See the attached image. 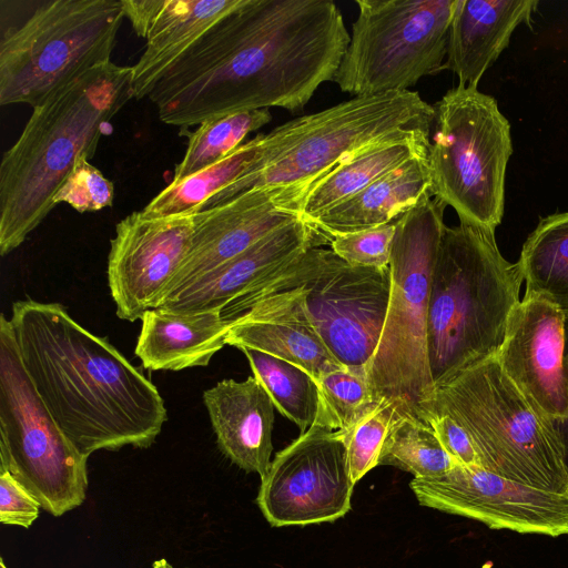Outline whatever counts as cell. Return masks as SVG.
Instances as JSON below:
<instances>
[{
	"label": "cell",
	"instance_id": "cell-1",
	"mask_svg": "<svg viewBox=\"0 0 568 568\" xmlns=\"http://www.w3.org/2000/svg\"><path fill=\"white\" fill-rule=\"evenodd\" d=\"M349 39L331 0H242L148 98L161 121L181 132L243 111H297L333 81Z\"/></svg>",
	"mask_w": 568,
	"mask_h": 568
},
{
	"label": "cell",
	"instance_id": "cell-2",
	"mask_svg": "<svg viewBox=\"0 0 568 568\" xmlns=\"http://www.w3.org/2000/svg\"><path fill=\"white\" fill-rule=\"evenodd\" d=\"M9 320L39 396L82 455L155 442L168 419L164 400L106 338L59 303L17 301Z\"/></svg>",
	"mask_w": 568,
	"mask_h": 568
},
{
	"label": "cell",
	"instance_id": "cell-3",
	"mask_svg": "<svg viewBox=\"0 0 568 568\" xmlns=\"http://www.w3.org/2000/svg\"><path fill=\"white\" fill-rule=\"evenodd\" d=\"M132 67L112 61L33 108L0 164V254L19 247L54 207L75 162L95 154L112 118L134 98Z\"/></svg>",
	"mask_w": 568,
	"mask_h": 568
},
{
	"label": "cell",
	"instance_id": "cell-4",
	"mask_svg": "<svg viewBox=\"0 0 568 568\" xmlns=\"http://www.w3.org/2000/svg\"><path fill=\"white\" fill-rule=\"evenodd\" d=\"M524 282L495 233L466 223L444 226L432 276L427 348L434 385L495 357Z\"/></svg>",
	"mask_w": 568,
	"mask_h": 568
},
{
	"label": "cell",
	"instance_id": "cell-5",
	"mask_svg": "<svg viewBox=\"0 0 568 568\" xmlns=\"http://www.w3.org/2000/svg\"><path fill=\"white\" fill-rule=\"evenodd\" d=\"M434 106L412 90L354 98L293 119L262 134L254 164L212 196L202 210L251 191L307 189L347 158L374 143L419 131L430 132Z\"/></svg>",
	"mask_w": 568,
	"mask_h": 568
},
{
	"label": "cell",
	"instance_id": "cell-6",
	"mask_svg": "<svg viewBox=\"0 0 568 568\" xmlns=\"http://www.w3.org/2000/svg\"><path fill=\"white\" fill-rule=\"evenodd\" d=\"M447 205L430 192L396 220L390 292L383 332L367 368L373 399L425 423L434 399L428 348L432 276Z\"/></svg>",
	"mask_w": 568,
	"mask_h": 568
},
{
	"label": "cell",
	"instance_id": "cell-7",
	"mask_svg": "<svg viewBox=\"0 0 568 568\" xmlns=\"http://www.w3.org/2000/svg\"><path fill=\"white\" fill-rule=\"evenodd\" d=\"M123 19L121 0H45L17 23L1 24L0 104L34 108L110 62Z\"/></svg>",
	"mask_w": 568,
	"mask_h": 568
},
{
	"label": "cell",
	"instance_id": "cell-8",
	"mask_svg": "<svg viewBox=\"0 0 568 568\" xmlns=\"http://www.w3.org/2000/svg\"><path fill=\"white\" fill-rule=\"evenodd\" d=\"M433 412L464 427L481 468L540 490L568 494V474L544 425L496 357L435 386L426 418Z\"/></svg>",
	"mask_w": 568,
	"mask_h": 568
},
{
	"label": "cell",
	"instance_id": "cell-9",
	"mask_svg": "<svg viewBox=\"0 0 568 568\" xmlns=\"http://www.w3.org/2000/svg\"><path fill=\"white\" fill-rule=\"evenodd\" d=\"M275 292L286 293L298 303L342 366L367 378L386 318L389 267L354 266L331 248L315 245L268 273L232 302Z\"/></svg>",
	"mask_w": 568,
	"mask_h": 568
},
{
	"label": "cell",
	"instance_id": "cell-10",
	"mask_svg": "<svg viewBox=\"0 0 568 568\" xmlns=\"http://www.w3.org/2000/svg\"><path fill=\"white\" fill-rule=\"evenodd\" d=\"M433 106L429 191L460 223L495 233L504 215L510 124L495 99L473 87L458 84Z\"/></svg>",
	"mask_w": 568,
	"mask_h": 568
},
{
	"label": "cell",
	"instance_id": "cell-11",
	"mask_svg": "<svg viewBox=\"0 0 568 568\" xmlns=\"http://www.w3.org/2000/svg\"><path fill=\"white\" fill-rule=\"evenodd\" d=\"M87 456L58 426L31 382L13 328L0 315V468L59 517L85 499Z\"/></svg>",
	"mask_w": 568,
	"mask_h": 568
},
{
	"label": "cell",
	"instance_id": "cell-12",
	"mask_svg": "<svg viewBox=\"0 0 568 568\" xmlns=\"http://www.w3.org/2000/svg\"><path fill=\"white\" fill-rule=\"evenodd\" d=\"M358 14L333 81L363 95L404 91L445 69L455 0H356Z\"/></svg>",
	"mask_w": 568,
	"mask_h": 568
},
{
	"label": "cell",
	"instance_id": "cell-13",
	"mask_svg": "<svg viewBox=\"0 0 568 568\" xmlns=\"http://www.w3.org/2000/svg\"><path fill=\"white\" fill-rule=\"evenodd\" d=\"M354 485L344 433L313 424L275 455L256 504L273 527L332 523L351 510Z\"/></svg>",
	"mask_w": 568,
	"mask_h": 568
},
{
	"label": "cell",
	"instance_id": "cell-14",
	"mask_svg": "<svg viewBox=\"0 0 568 568\" xmlns=\"http://www.w3.org/2000/svg\"><path fill=\"white\" fill-rule=\"evenodd\" d=\"M422 506L478 520L491 529L568 535V494L540 490L481 467L456 465L436 478H414Z\"/></svg>",
	"mask_w": 568,
	"mask_h": 568
},
{
	"label": "cell",
	"instance_id": "cell-15",
	"mask_svg": "<svg viewBox=\"0 0 568 568\" xmlns=\"http://www.w3.org/2000/svg\"><path fill=\"white\" fill-rule=\"evenodd\" d=\"M193 215L150 219L139 211L116 224L108 283L119 318L134 322L160 306L190 248Z\"/></svg>",
	"mask_w": 568,
	"mask_h": 568
},
{
	"label": "cell",
	"instance_id": "cell-16",
	"mask_svg": "<svg viewBox=\"0 0 568 568\" xmlns=\"http://www.w3.org/2000/svg\"><path fill=\"white\" fill-rule=\"evenodd\" d=\"M495 357L544 428L568 416L565 312L525 294Z\"/></svg>",
	"mask_w": 568,
	"mask_h": 568
},
{
	"label": "cell",
	"instance_id": "cell-17",
	"mask_svg": "<svg viewBox=\"0 0 568 568\" xmlns=\"http://www.w3.org/2000/svg\"><path fill=\"white\" fill-rule=\"evenodd\" d=\"M305 192L301 186L251 190L195 213L190 248L164 300L271 232L302 219Z\"/></svg>",
	"mask_w": 568,
	"mask_h": 568
},
{
	"label": "cell",
	"instance_id": "cell-18",
	"mask_svg": "<svg viewBox=\"0 0 568 568\" xmlns=\"http://www.w3.org/2000/svg\"><path fill=\"white\" fill-rule=\"evenodd\" d=\"M329 239L304 219L262 237L248 248L166 297L158 308L180 313L223 310L268 273Z\"/></svg>",
	"mask_w": 568,
	"mask_h": 568
},
{
	"label": "cell",
	"instance_id": "cell-19",
	"mask_svg": "<svg viewBox=\"0 0 568 568\" xmlns=\"http://www.w3.org/2000/svg\"><path fill=\"white\" fill-rule=\"evenodd\" d=\"M203 403L221 453L264 477L272 463L275 406L258 379H223L204 390Z\"/></svg>",
	"mask_w": 568,
	"mask_h": 568
},
{
	"label": "cell",
	"instance_id": "cell-20",
	"mask_svg": "<svg viewBox=\"0 0 568 568\" xmlns=\"http://www.w3.org/2000/svg\"><path fill=\"white\" fill-rule=\"evenodd\" d=\"M536 0H455L445 69L464 87L477 88L483 74L508 47L515 29L531 28Z\"/></svg>",
	"mask_w": 568,
	"mask_h": 568
},
{
	"label": "cell",
	"instance_id": "cell-21",
	"mask_svg": "<svg viewBox=\"0 0 568 568\" xmlns=\"http://www.w3.org/2000/svg\"><path fill=\"white\" fill-rule=\"evenodd\" d=\"M230 327L222 310L200 313L149 310L141 317L134 353L150 371L207 366L213 355L226 345Z\"/></svg>",
	"mask_w": 568,
	"mask_h": 568
},
{
	"label": "cell",
	"instance_id": "cell-22",
	"mask_svg": "<svg viewBox=\"0 0 568 568\" xmlns=\"http://www.w3.org/2000/svg\"><path fill=\"white\" fill-rule=\"evenodd\" d=\"M242 0H164L145 38V49L132 67L133 93L149 97L162 77L221 18Z\"/></svg>",
	"mask_w": 568,
	"mask_h": 568
},
{
	"label": "cell",
	"instance_id": "cell-23",
	"mask_svg": "<svg viewBox=\"0 0 568 568\" xmlns=\"http://www.w3.org/2000/svg\"><path fill=\"white\" fill-rule=\"evenodd\" d=\"M430 184L427 156L414 158L310 223L329 241L336 235L388 224L430 192Z\"/></svg>",
	"mask_w": 568,
	"mask_h": 568
},
{
	"label": "cell",
	"instance_id": "cell-24",
	"mask_svg": "<svg viewBox=\"0 0 568 568\" xmlns=\"http://www.w3.org/2000/svg\"><path fill=\"white\" fill-rule=\"evenodd\" d=\"M429 134L419 131L394 136L347 158L307 189L300 206L302 219L312 222L406 161L428 156Z\"/></svg>",
	"mask_w": 568,
	"mask_h": 568
},
{
	"label": "cell",
	"instance_id": "cell-25",
	"mask_svg": "<svg viewBox=\"0 0 568 568\" xmlns=\"http://www.w3.org/2000/svg\"><path fill=\"white\" fill-rule=\"evenodd\" d=\"M526 293L568 312V211L539 220L518 260Z\"/></svg>",
	"mask_w": 568,
	"mask_h": 568
},
{
	"label": "cell",
	"instance_id": "cell-26",
	"mask_svg": "<svg viewBox=\"0 0 568 568\" xmlns=\"http://www.w3.org/2000/svg\"><path fill=\"white\" fill-rule=\"evenodd\" d=\"M262 134L240 145L211 166L178 182L171 181L140 212L150 219L193 215L216 193L242 176L256 161Z\"/></svg>",
	"mask_w": 568,
	"mask_h": 568
},
{
	"label": "cell",
	"instance_id": "cell-27",
	"mask_svg": "<svg viewBox=\"0 0 568 568\" xmlns=\"http://www.w3.org/2000/svg\"><path fill=\"white\" fill-rule=\"evenodd\" d=\"M253 376L270 395L275 408L304 434L318 408V385L305 369L267 353L242 347Z\"/></svg>",
	"mask_w": 568,
	"mask_h": 568
},
{
	"label": "cell",
	"instance_id": "cell-28",
	"mask_svg": "<svg viewBox=\"0 0 568 568\" xmlns=\"http://www.w3.org/2000/svg\"><path fill=\"white\" fill-rule=\"evenodd\" d=\"M272 120L268 109L243 111L214 118L189 133L182 161L175 165L173 182L184 180L219 162L242 145L245 136Z\"/></svg>",
	"mask_w": 568,
	"mask_h": 568
},
{
	"label": "cell",
	"instance_id": "cell-29",
	"mask_svg": "<svg viewBox=\"0 0 568 568\" xmlns=\"http://www.w3.org/2000/svg\"><path fill=\"white\" fill-rule=\"evenodd\" d=\"M378 465L397 467L414 478H436L450 471L457 463L428 424L397 415L385 438Z\"/></svg>",
	"mask_w": 568,
	"mask_h": 568
},
{
	"label": "cell",
	"instance_id": "cell-30",
	"mask_svg": "<svg viewBox=\"0 0 568 568\" xmlns=\"http://www.w3.org/2000/svg\"><path fill=\"white\" fill-rule=\"evenodd\" d=\"M318 408L314 424L347 433L378 402L373 399L367 378L347 368L317 379Z\"/></svg>",
	"mask_w": 568,
	"mask_h": 568
},
{
	"label": "cell",
	"instance_id": "cell-31",
	"mask_svg": "<svg viewBox=\"0 0 568 568\" xmlns=\"http://www.w3.org/2000/svg\"><path fill=\"white\" fill-rule=\"evenodd\" d=\"M397 415H399L397 408L383 399L366 413L349 432H343L347 447L349 474L354 483L378 466L385 438Z\"/></svg>",
	"mask_w": 568,
	"mask_h": 568
},
{
	"label": "cell",
	"instance_id": "cell-32",
	"mask_svg": "<svg viewBox=\"0 0 568 568\" xmlns=\"http://www.w3.org/2000/svg\"><path fill=\"white\" fill-rule=\"evenodd\" d=\"M113 199V183L87 156H82L57 192L53 204L67 203L84 213L111 206Z\"/></svg>",
	"mask_w": 568,
	"mask_h": 568
},
{
	"label": "cell",
	"instance_id": "cell-33",
	"mask_svg": "<svg viewBox=\"0 0 568 568\" xmlns=\"http://www.w3.org/2000/svg\"><path fill=\"white\" fill-rule=\"evenodd\" d=\"M396 220L381 226L333 236L331 250L354 266L389 267Z\"/></svg>",
	"mask_w": 568,
	"mask_h": 568
},
{
	"label": "cell",
	"instance_id": "cell-34",
	"mask_svg": "<svg viewBox=\"0 0 568 568\" xmlns=\"http://www.w3.org/2000/svg\"><path fill=\"white\" fill-rule=\"evenodd\" d=\"M40 503L9 471L0 468V523L29 528L39 517Z\"/></svg>",
	"mask_w": 568,
	"mask_h": 568
},
{
	"label": "cell",
	"instance_id": "cell-35",
	"mask_svg": "<svg viewBox=\"0 0 568 568\" xmlns=\"http://www.w3.org/2000/svg\"><path fill=\"white\" fill-rule=\"evenodd\" d=\"M425 423L434 429L443 447L457 465L468 468L481 467L470 436L454 418L444 413L433 412Z\"/></svg>",
	"mask_w": 568,
	"mask_h": 568
},
{
	"label": "cell",
	"instance_id": "cell-36",
	"mask_svg": "<svg viewBox=\"0 0 568 568\" xmlns=\"http://www.w3.org/2000/svg\"><path fill=\"white\" fill-rule=\"evenodd\" d=\"M124 17L139 37L146 38L164 0H121Z\"/></svg>",
	"mask_w": 568,
	"mask_h": 568
},
{
	"label": "cell",
	"instance_id": "cell-37",
	"mask_svg": "<svg viewBox=\"0 0 568 568\" xmlns=\"http://www.w3.org/2000/svg\"><path fill=\"white\" fill-rule=\"evenodd\" d=\"M565 362L568 368V312H565ZM545 429L568 474V416L549 424Z\"/></svg>",
	"mask_w": 568,
	"mask_h": 568
},
{
	"label": "cell",
	"instance_id": "cell-38",
	"mask_svg": "<svg viewBox=\"0 0 568 568\" xmlns=\"http://www.w3.org/2000/svg\"><path fill=\"white\" fill-rule=\"evenodd\" d=\"M151 568H175L165 558H160L153 561Z\"/></svg>",
	"mask_w": 568,
	"mask_h": 568
},
{
	"label": "cell",
	"instance_id": "cell-39",
	"mask_svg": "<svg viewBox=\"0 0 568 568\" xmlns=\"http://www.w3.org/2000/svg\"><path fill=\"white\" fill-rule=\"evenodd\" d=\"M0 568H8L2 557H0Z\"/></svg>",
	"mask_w": 568,
	"mask_h": 568
}]
</instances>
